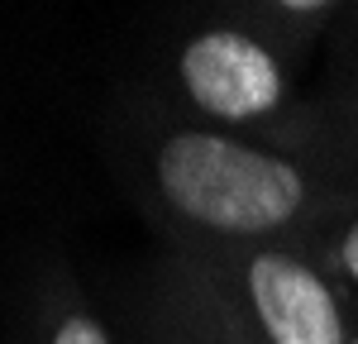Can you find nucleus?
<instances>
[{"instance_id": "f257e3e1", "label": "nucleus", "mask_w": 358, "mask_h": 344, "mask_svg": "<svg viewBox=\"0 0 358 344\" xmlns=\"http://www.w3.org/2000/svg\"><path fill=\"white\" fill-rule=\"evenodd\" d=\"M148 196L187 249L301 244L344 206L334 168L210 124H163L143 148Z\"/></svg>"}, {"instance_id": "f03ea898", "label": "nucleus", "mask_w": 358, "mask_h": 344, "mask_svg": "<svg viewBox=\"0 0 358 344\" xmlns=\"http://www.w3.org/2000/svg\"><path fill=\"white\" fill-rule=\"evenodd\" d=\"M177 91L201 124L229 134H282L292 110V57L258 24H206L177 48Z\"/></svg>"}, {"instance_id": "7ed1b4c3", "label": "nucleus", "mask_w": 358, "mask_h": 344, "mask_svg": "<svg viewBox=\"0 0 358 344\" xmlns=\"http://www.w3.org/2000/svg\"><path fill=\"white\" fill-rule=\"evenodd\" d=\"M206 258L224 278L253 344H349L354 325L339 282L306 244H258Z\"/></svg>"}, {"instance_id": "20e7f679", "label": "nucleus", "mask_w": 358, "mask_h": 344, "mask_svg": "<svg viewBox=\"0 0 358 344\" xmlns=\"http://www.w3.org/2000/svg\"><path fill=\"white\" fill-rule=\"evenodd\" d=\"M143 344H253L244 320L234 311V296L215 263L177 244L167 254L153 301H148V330Z\"/></svg>"}, {"instance_id": "39448f33", "label": "nucleus", "mask_w": 358, "mask_h": 344, "mask_svg": "<svg viewBox=\"0 0 358 344\" xmlns=\"http://www.w3.org/2000/svg\"><path fill=\"white\" fill-rule=\"evenodd\" d=\"M306 249L325 263V273H330L339 287L358 292V210L339 215L330 229L320 225V239H315V244H306Z\"/></svg>"}, {"instance_id": "423d86ee", "label": "nucleus", "mask_w": 358, "mask_h": 344, "mask_svg": "<svg viewBox=\"0 0 358 344\" xmlns=\"http://www.w3.org/2000/svg\"><path fill=\"white\" fill-rule=\"evenodd\" d=\"M48 344H120L106 330V320L96 311H67V315H57V325H53V335H48Z\"/></svg>"}, {"instance_id": "0eeeda50", "label": "nucleus", "mask_w": 358, "mask_h": 344, "mask_svg": "<svg viewBox=\"0 0 358 344\" xmlns=\"http://www.w3.org/2000/svg\"><path fill=\"white\" fill-rule=\"evenodd\" d=\"M349 344H358V330H354V335H349Z\"/></svg>"}]
</instances>
